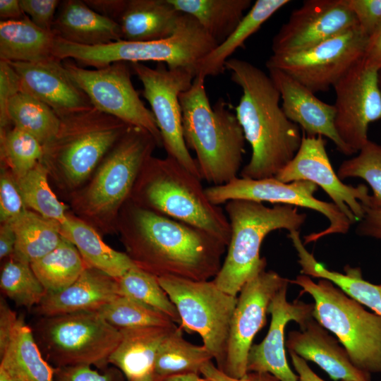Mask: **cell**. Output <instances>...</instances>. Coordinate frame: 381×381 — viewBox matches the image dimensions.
<instances>
[{
    "mask_svg": "<svg viewBox=\"0 0 381 381\" xmlns=\"http://www.w3.org/2000/svg\"><path fill=\"white\" fill-rule=\"evenodd\" d=\"M127 255L159 278L194 281L215 277L227 246L210 234L130 202L124 214Z\"/></svg>",
    "mask_w": 381,
    "mask_h": 381,
    "instance_id": "1",
    "label": "cell"
},
{
    "mask_svg": "<svg viewBox=\"0 0 381 381\" xmlns=\"http://www.w3.org/2000/svg\"><path fill=\"white\" fill-rule=\"evenodd\" d=\"M225 68L242 90L236 116L251 157L241 170V178L275 177L294 157L301 144V128L285 115L280 93L269 75L253 64L229 59Z\"/></svg>",
    "mask_w": 381,
    "mask_h": 381,
    "instance_id": "2",
    "label": "cell"
},
{
    "mask_svg": "<svg viewBox=\"0 0 381 381\" xmlns=\"http://www.w3.org/2000/svg\"><path fill=\"white\" fill-rule=\"evenodd\" d=\"M205 78L196 75L179 95L183 136L196 154L201 179L221 186L238 177L245 153V136L230 104L219 99L211 105Z\"/></svg>",
    "mask_w": 381,
    "mask_h": 381,
    "instance_id": "3",
    "label": "cell"
},
{
    "mask_svg": "<svg viewBox=\"0 0 381 381\" xmlns=\"http://www.w3.org/2000/svg\"><path fill=\"white\" fill-rule=\"evenodd\" d=\"M200 181L174 159L152 156L131 197L138 205L202 229L228 246L229 219L219 205L207 198Z\"/></svg>",
    "mask_w": 381,
    "mask_h": 381,
    "instance_id": "4",
    "label": "cell"
},
{
    "mask_svg": "<svg viewBox=\"0 0 381 381\" xmlns=\"http://www.w3.org/2000/svg\"><path fill=\"white\" fill-rule=\"evenodd\" d=\"M224 210L231 237L225 259L212 281L223 291L236 296L248 280L265 270L266 259L260 257V250L266 236L279 229L299 231L307 215L295 206L267 207L248 200H229Z\"/></svg>",
    "mask_w": 381,
    "mask_h": 381,
    "instance_id": "5",
    "label": "cell"
},
{
    "mask_svg": "<svg viewBox=\"0 0 381 381\" xmlns=\"http://www.w3.org/2000/svg\"><path fill=\"white\" fill-rule=\"evenodd\" d=\"M218 43L191 16L182 13L169 37L150 42L120 40L107 44L84 46L56 37L53 55L59 61L74 59L80 64L102 68L116 62L155 61L170 68L196 69L200 61Z\"/></svg>",
    "mask_w": 381,
    "mask_h": 381,
    "instance_id": "6",
    "label": "cell"
},
{
    "mask_svg": "<svg viewBox=\"0 0 381 381\" xmlns=\"http://www.w3.org/2000/svg\"><path fill=\"white\" fill-rule=\"evenodd\" d=\"M290 282L313 297V318L335 334L353 365L369 374L381 373V315L365 310L329 280L315 283L301 274Z\"/></svg>",
    "mask_w": 381,
    "mask_h": 381,
    "instance_id": "7",
    "label": "cell"
},
{
    "mask_svg": "<svg viewBox=\"0 0 381 381\" xmlns=\"http://www.w3.org/2000/svg\"><path fill=\"white\" fill-rule=\"evenodd\" d=\"M60 119L56 135L43 146L42 162L70 187L84 181L132 126L95 107Z\"/></svg>",
    "mask_w": 381,
    "mask_h": 381,
    "instance_id": "8",
    "label": "cell"
},
{
    "mask_svg": "<svg viewBox=\"0 0 381 381\" xmlns=\"http://www.w3.org/2000/svg\"><path fill=\"white\" fill-rule=\"evenodd\" d=\"M36 332L47 357L56 367L102 368L121 340L120 331L97 311L43 317Z\"/></svg>",
    "mask_w": 381,
    "mask_h": 381,
    "instance_id": "9",
    "label": "cell"
},
{
    "mask_svg": "<svg viewBox=\"0 0 381 381\" xmlns=\"http://www.w3.org/2000/svg\"><path fill=\"white\" fill-rule=\"evenodd\" d=\"M157 279L177 309L180 327L201 337L203 345L222 370L237 296L223 291L212 280L194 281L175 277Z\"/></svg>",
    "mask_w": 381,
    "mask_h": 381,
    "instance_id": "10",
    "label": "cell"
},
{
    "mask_svg": "<svg viewBox=\"0 0 381 381\" xmlns=\"http://www.w3.org/2000/svg\"><path fill=\"white\" fill-rule=\"evenodd\" d=\"M159 146L147 130L130 126L106 155L84 198L88 213H115L131 197L138 176Z\"/></svg>",
    "mask_w": 381,
    "mask_h": 381,
    "instance_id": "11",
    "label": "cell"
},
{
    "mask_svg": "<svg viewBox=\"0 0 381 381\" xmlns=\"http://www.w3.org/2000/svg\"><path fill=\"white\" fill-rule=\"evenodd\" d=\"M130 65L143 85L142 95L150 104L167 156L201 179L196 159L190 155L183 136L179 101L180 94L191 86L195 73L186 68H170L164 64L155 68L142 63Z\"/></svg>",
    "mask_w": 381,
    "mask_h": 381,
    "instance_id": "12",
    "label": "cell"
},
{
    "mask_svg": "<svg viewBox=\"0 0 381 381\" xmlns=\"http://www.w3.org/2000/svg\"><path fill=\"white\" fill-rule=\"evenodd\" d=\"M368 37L358 25L309 49L272 54L266 67L287 73L311 92H326L363 58Z\"/></svg>",
    "mask_w": 381,
    "mask_h": 381,
    "instance_id": "13",
    "label": "cell"
},
{
    "mask_svg": "<svg viewBox=\"0 0 381 381\" xmlns=\"http://www.w3.org/2000/svg\"><path fill=\"white\" fill-rule=\"evenodd\" d=\"M318 190L317 185L308 181L285 183L275 177L262 179L236 177L224 185L205 188V193L210 201L217 205L231 200H248L306 207L318 212L329 220V226L305 236L303 243L306 245L328 235L345 234L353 224L335 204L316 198L314 194Z\"/></svg>",
    "mask_w": 381,
    "mask_h": 381,
    "instance_id": "14",
    "label": "cell"
},
{
    "mask_svg": "<svg viewBox=\"0 0 381 381\" xmlns=\"http://www.w3.org/2000/svg\"><path fill=\"white\" fill-rule=\"evenodd\" d=\"M62 64L95 109L130 126L147 130L159 146L162 145L155 116L145 106L131 82L130 64L120 61L95 69L84 68L71 59L64 60Z\"/></svg>",
    "mask_w": 381,
    "mask_h": 381,
    "instance_id": "15",
    "label": "cell"
},
{
    "mask_svg": "<svg viewBox=\"0 0 381 381\" xmlns=\"http://www.w3.org/2000/svg\"><path fill=\"white\" fill-rule=\"evenodd\" d=\"M380 70L367 65L362 59L333 87L336 129L353 154L369 140V125L381 119Z\"/></svg>",
    "mask_w": 381,
    "mask_h": 381,
    "instance_id": "16",
    "label": "cell"
},
{
    "mask_svg": "<svg viewBox=\"0 0 381 381\" xmlns=\"http://www.w3.org/2000/svg\"><path fill=\"white\" fill-rule=\"evenodd\" d=\"M286 278L265 270L241 288L231 321L223 371L234 378L247 373V359L255 334L265 325L268 306Z\"/></svg>",
    "mask_w": 381,
    "mask_h": 381,
    "instance_id": "17",
    "label": "cell"
},
{
    "mask_svg": "<svg viewBox=\"0 0 381 381\" xmlns=\"http://www.w3.org/2000/svg\"><path fill=\"white\" fill-rule=\"evenodd\" d=\"M325 144L322 136L303 133L297 153L275 178L285 183L308 181L321 187L332 202L355 224L363 217V206L369 205L370 195L365 185L354 187L341 181L331 164Z\"/></svg>",
    "mask_w": 381,
    "mask_h": 381,
    "instance_id": "18",
    "label": "cell"
},
{
    "mask_svg": "<svg viewBox=\"0 0 381 381\" xmlns=\"http://www.w3.org/2000/svg\"><path fill=\"white\" fill-rule=\"evenodd\" d=\"M357 25L346 0L305 1L274 36L272 54L306 50Z\"/></svg>",
    "mask_w": 381,
    "mask_h": 381,
    "instance_id": "19",
    "label": "cell"
},
{
    "mask_svg": "<svg viewBox=\"0 0 381 381\" xmlns=\"http://www.w3.org/2000/svg\"><path fill=\"white\" fill-rule=\"evenodd\" d=\"M289 283L276 293L270 303L267 313L271 315L270 326L264 339L252 345L247 359V371L269 373L281 381H299L286 357L284 329L291 321L301 325L313 317L314 304L298 300L289 302Z\"/></svg>",
    "mask_w": 381,
    "mask_h": 381,
    "instance_id": "20",
    "label": "cell"
},
{
    "mask_svg": "<svg viewBox=\"0 0 381 381\" xmlns=\"http://www.w3.org/2000/svg\"><path fill=\"white\" fill-rule=\"evenodd\" d=\"M8 63L19 77L21 91L48 105L59 117L94 107L70 78L62 61Z\"/></svg>",
    "mask_w": 381,
    "mask_h": 381,
    "instance_id": "21",
    "label": "cell"
},
{
    "mask_svg": "<svg viewBox=\"0 0 381 381\" xmlns=\"http://www.w3.org/2000/svg\"><path fill=\"white\" fill-rule=\"evenodd\" d=\"M268 71L280 93L282 108L290 121L297 124L306 135L326 137L342 154L353 155L337 131L334 104L322 102L314 92L282 71L269 68Z\"/></svg>",
    "mask_w": 381,
    "mask_h": 381,
    "instance_id": "22",
    "label": "cell"
},
{
    "mask_svg": "<svg viewBox=\"0 0 381 381\" xmlns=\"http://www.w3.org/2000/svg\"><path fill=\"white\" fill-rule=\"evenodd\" d=\"M289 332L285 346L306 361L316 363L334 381H371L370 374L357 368L344 347L313 317Z\"/></svg>",
    "mask_w": 381,
    "mask_h": 381,
    "instance_id": "23",
    "label": "cell"
},
{
    "mask_svg": "<svg viewBox=\"0 0 381 381\" xmlns=\"http://www.w3.org/2000/svg\"><path fill=\"white\" fill-rule=\"evenodd\" d=\"M119 295L116 279L87 267L66 289L47 293L37 310L43 317L97 311Z\"/></svg>",
    "mask_w": 381,
    "mask_h": 381,
    "instance_id": "24",
    "label": "cell"
},
{
    "mask_svg": "<svg viewBox=\"0 0 381 381\" xmlns=\"http://www.w3.org/2000/svg\"><path fill=\"white\" fill-rule=\"evenodd\" d=\"M52 31L57 37L84 46L122 40L116 22L98 13L80 0L61 1Z\"/></svg>",
    "mask_w": 381,
    "mask_h": 381,
    "instance_id": "25",
    "label": "cell"
},
{
    "mask_svg": "<svg viewBox=\"0 0 381 381\" xmlns=\"http://www.w3.org/2000/svg\"><path fill=\"white\" fill-rule=\"evenodd\" d=\"M178 327L150 326L119 329L121 340L108 358L128 381L153 372L155 361L164 341Z\"/></svg>",
    "mask_w": 381,
    "mask_h": 381,
    "instance_id": "26",
    "label": "cell"
},
{
    "mask_svg": "<svg viewBox=\"0 0 381 381\" xmlns=\"http://www.w3.org/2000/svg\"><path fill=\"white\" fill-rule=\"evenodd\" d=\"M181 15L169 0H126L117 23L122 40L156 41L174 33Z\"/></svg>",
    "mask_w": 381,
    "mask_h": 381,
    "instance_id": "27",
    "label": "cell"
},
{
    "mask_svg": "<svg viewBox=\"0 0 381 381\" xmlns=\"http://www.w3.org/2000/svg\"><path fill=\"white\" fill-rule=\"evenodd\" d=\"M56 36L36 26L25 16L1 20L0 60L7 62H40L56 59L53 55Z\"/></svg>",
    "mask_w": 381,
    "mask_h": 381,
    "instance_id": "28",
    "label": "cell"
},
{
    "mask_svg": "<svg viewBox=\"0 0 381 381\" xmlns=\"http://www.w3.org/2000/svg\"><path fill=\"white\" fill-rule=\"evenodd\" d=\"M288 236L296 250L301 274L330 281L349 296L381 315L380 286L365 280L360 269L347 266L345 274L329 270L308 251L299 231H289Z\"/></svg>",
    "mask_w": 381,
    "mask_h": 381,
    "instance_id": "29",
    "label": "cell"
},
{
    "mask_svg": "<svg viewBox=\"0 0 381 381\" xmlns=\"http://www.w3.org/2000/svg\"><path fill=\"white\" fill-rule=\"evenodd\" d=\"M61 234L75 246L88 267L116 280L137 267L127 253L111 248L83 221L68 217L61 224Z\"/></svg>",
    "mask_w": 381,
    "mask_h": 381,
    "instance_id": "30",
    "label": "cell"
},
{
    "mask_svg": "<svg viewBox=\"0 0 381 381\" xmlns=\"http://www.w3.org/2000/svg\"><path fill=\"white\" fill-rule=\"evenodd\" d=\"M0 369L15 381H55V369L40 352L31 329L18 318Z\"/></svg>",
    "mask_w": 381,
    "mask_h": 381,
    "instance_id": "31",
    "label": "cell"
},
{
    "mask_svg": "<svg viewBox=\"0 0 381 381\" xmlns=\"http://www.w3.org/2000/svg\"><path fill=\"white\" fill-rule=\"evenodd\" d=\"M289 2V0H257L229 36L200 61L196 75L205 78L223 73L229 56L242 47L246 40L273 14Z\"/></svg>",
    "mask_w": 381,
    "mask_h": 381,
    "instance_id": "32",
    "label": "cell"
},
{
    "mask_svg": "<svg viewBox=\"0 0 381 381\" xmlns=\"http://www.w3.org/2000/svg\"><path fill=\"white\" fill-rule=\"evenodd\" d=\"M181 13L193 17L218 44L235 30L250 0H169Z\"/></svg>",
    "mask_w": 381,
    "mask_h": 381,
    "instance_id": "33",
    "label": "cell"
},
{
    "mask_svg": "<svg viewBox=\"0 0 381 381\" xmlns=\"http://www.w3.org/2000/svg\"><path fill=\"white\" fill-rule=\"evenodd\" d=\"M16 242L14 255L30 264L61 242V224L28 210L11 222Z\"/></svg>",
    "mask_w": 381,
    "mask_h": 381,
    "instance_id": "34",
    "label": "cell"
},
{
    "mask_svg": "<svg viewBox=\"0 0 381 381\" xmlns=\"http://www.w3.org/2000/svg\"><path fill=\"white\" fill-rule=\"evenodd\" d=\"M7 116L14 127L32 135L43 146L56 135L61 125L52 109L23 91L9 100Z\"/></svg>",
    "mask_w": 381,
    "mask_h": 381,
    "instance_id": "35",
    "label": "cell"
},
{
    "mask_svg": "<svg viewBox=\"0 0 381 381\" xmlns=\"http://www.w3.org/2000/svg\"><path fill=\"white\" fill-rule=\"evenodd\" d=\"M87 267L75 246L64 237L55 249L31 263L33 272L47 293L66 289Z\"/></svg>",
    "mask_w": 381,
    "mask_h": 381,
    "instance_id": "36",
    "label": "cell"
},
{
    "mask_svg": "<svg viewBox=\"0 0 381 381\" xmlns=\"http://www.w3.org/2000/svg\"><path fill=\"white\" fill-rule=\"evenodd\" d=\"M213 357L202 344L197 346L183 337L178 327L164 341L158 352L153 372L159 377L186 373H200L203 365Z\"/></svg>",
    "mask_w": 381,
    "mask_h": 381,
    "instance_id": "37",
    "label": "cell"
},
{
    "mask_svg": "<svg viewBox=\"0 0 381 381\" xmlns=\"http://www.w3.org/2000/svg\"><path fill=\"white\" fill-rule=\"evenodd\" d=\"M48 172V169L41 161L25 176L16 179V183L26 207L61 224L68 216L64 205L49 185Z\"/></svg>",
    "mask_w": 381,
    "mask_h": 381,
    "instance_id": "38",
    "label": "cell"
},
{
    "mask_svg": "<svg viewBox=\"0 0 381 381\" xmlns=\"http://www.w3.org/2000/svg\"><path fill=\"white\" fill-rule=\"evenodd\" d=\"M4 294L18 306H38L47 294L31 264L13 254L4 264L0 276Z\"/></svg>",
    "mask_w": 381,
    "mask_h": 381,
    "instance_id": "39",
    "label": "cell"
},
{
    "mask_svg": "<svg viewBox=\"0 0 381 381\" xmlns=\"http://www.w3.org/2000/svg\"><path fill=\"white\" fill-rule=\"evenodd\" d=\"M121 296L138 301L169 316L174 322H180L177 309L161 286L157 277L133 267L117 279Z\"/></svg>",
    "mask_w": 381,
    "mask_h": 381,
    "instance_id": "40",
    "label": "cell"
},
{
    "mask_svg": "<svg viewBox=\"0 0 381 381\" xmlns=\"http://www.w3.org/2000/svg\"><path fill=\"white\" fill-rule=\"evenodd\" d=\"M97 312L116 329L171 326L175 322L167 315L133 298L118 296Z\"/></svg>",
    "mask_w": 381,
    "mask_h": 381,
    "instance_id": "41",
    "label": "cell"
},
{
    "mask_svg": "<svg viewBox=\"0 0 381 381\" xmlns=\"http://www.w3.org/2000/svg\"><path fill=\"white\" fill-rule=\"evenodd\" d=\"M43 145L32 135L13 127L1 130V158L15 179L25 176L42 161Z\"/></svg>",
    "mask_w": 381,
    "mask_h": 381,
    "instance_id": "42",
    "label": "cell"
},
{
    "mask_svg": "<svg viewBox=\"0 0 381 381\" xmlns=\"http://www.w3.org/2000/svg\"><path fill=\"white\" fill-rule=\"evenodd\" d=\"M358 152L356 156L342 162L337 175L341 180H365L373 190L368 207L381 208V145L368 140Z\"/></svg>",
    "mask_w": 381,
    "mask_h": 381,
    "instance_id": "43",
    "label": "cell"
},
{
    "mask_svg": "<svg viewBox=\"0 0 381 381\" xmlns=\"http://www.w3.org/2000/svg\"><path fill=\"white\" fill-rule=\"evenodd\" d=\"M26 210L14 176L8 171H2L0 179L1 223L13 222Z\"/></svg>",
    "mask_w": 381,
    "mask_h": 381,
    "instance_id": "44",
    "label": "cell"
},
{
    "mask_svg": "<svg viewBox=\"0 0 381 381\" xmlns=\"http://www.w3.org/2000/svg\"><path fill=\"white\" fill-rule=\"evenodd\" d=\"M363 32L370 37L381 26V0H346Z\"/></svg>",
    "mask_w": 381,
    "mask_h": 381,
    "instance_id": "45",
    "label": "cell"
},
{
    "mask_svg": "<svg viewBox=\"0 0 381 381\" xmlns=\"http://www.w3.org/2000/svg\"><path fill=\"white\" fill-rule=\"evenodd\" d=\"M23 13L38 28L52 31L61 4L58 0H20Z\"/></svg>",
    "mask_w": 381,
    "mask_h": 381,
    "instance_id": "46",
    "label": "cell"
},
{
    "mask_svg": "<svg viewBox=\"0 0 381 381\" xmlns=\"http://www.w3.org/2000/svg\"><path fill=\"white\" fill-rule=\"evenodd\" d=\"M21 91L19 77L8 62L0 60V124L1 130L11 123L7 116L9 100Z\"/></svg>",
    "mask_w": 381,
    "mask_h": 381,
    "instance_id": "47",
    "label": "cell"
},
{
    "mask_svg": "<svg viewBox=\"0 0 381 381\" xmlns=\"http://www.w3.org/2000/svg\"><path fill=\"white\" fill-rule=\"evenodd\" d=\"M55 381H121L112 369L99 373L90 365H73L54 368Z\"/></svg>",
    "mask_w": 381,
    "mask_h": 381,
    "instance_id": "48",
    "label": "cell"
},
{
    "mask_svg": "<svg viewBox=\"0 0 381 381\" xmlns=\"http://www.w3.org/2000/svg\"><path fill=\"white\" fill-rule=\"evenodd\" d=\"M200 373L210 381H281L269 373L260 372H247L243 377L234 378L219 370L212 361L203 365Z\"/></svg>",
    "mask_w": 381,
    "mask_h": 381,
    "instance_id": "49",
    "label": "cell"
},
{
    "mask_svg": "<svg viewBox=\"0 0 381 381\" xmlns=\"http://www.w3.org/2000/svg\"><path fill=\"white\" fill-rule=\"evenodd\" d=\"M18 318L10 308L6 301L1 298L0 301V355L8 348Z\"/></svg>",
    "mask_w": 381,
    "mask_h": 381,
    "instance_id": "50",
    "label": "cell"
},
{
    "mask_svg": "<svg viewBox=\"0 0 381 381\" xmlns=\"http://www.w3.org/2000/svg\"><path fill=\"white\" fill-rule=\"evenodd\" d=\"M363 208L365 214L356 226L357 234L381 239V208Z\"/></svg>",
    "mask_w": 381,
    "mask_h": 381,
    "instance_id": "51",
    "label": "cell"
},
{
    "mask_svg": "<svg viewBox=\"0 0 381 381\" xmlns=\"http://www.w3.org/2000/svg\"><path fill=\"white\" fill-rule=\"evenodd\" d=\"M86 4L98 13L117 23L126 0H85Z\"/></svg>",
    "mask_w": 381,
    "mask_h": 381,
    "instance_id": "52",
    "label": "cell"
},
{
    "mask_svg": "<svg viewBox=\"0 0 381 381\" xmlns=\"http://www.w3.org/2000/svg\"><path fill=\"white\" fill-rule=\"evenodd\" d=\"M363 59L367 65L381 68V26L368 38Z\"/></svg>",
    "mask_w": 381,
    "mask_h": 381,
    "instance_id": "53",
    "label": "cell"
},
{
    "mask_svg": "<svg viewBox=\"0 0 381 381\" xmlns=\"http://www.w3.org/2000/svg\"><path fill=\"white\" fill-rule=\"evenodd\" d=\"M16 238L11 223H2L0 229V258L11 256L15 252Z\"/></svg>",
    "mask_w": 381,
    "mask_h": 381,
    "instance_id": "54",
    "label": "cell"
},
{
    "mask_svg": "<svg viewBox=\"0 0 381 381\" xmlns=\"http://www.w3.org/2000/svg\"><path fill=\"white\" fill-rule=\"evenodd\" d=\"M291 363L298 376L299 381H325L318 376L308 365L306 360L303 359L296 353L289 351ZM351 381V380H341Z\"/></svg>",
    "mask_w": 381,
    "mask_h": 381,
    "instance_id": "55",
    "label": "cell"
},
{
    "mask_svg": "<svg viewBox=\"0 0 381 381\" xmlns=\"http://www.w3.org/2000/svg\"><path fill=\"white\" fill-rule=\"evenodd\" d=\"M25 16L20 0H1L0 17L1 20H20Z\"/></svg>",
    "mask_w": 381,
    "mask_h": 381,
    "instance_id": "56",
    "label": "cell"
},
{
    "mask_svg": "<svg viewBox=\"0 0 381 381\" xmlns=\"http://www.w3.org/2000/svg\"><path fill=\"white\" fill-rule=\"evenodd\" d=\"M158 381H210L205 377H200L197 373H186L159 377Z\"/></svg>",
    "mask_w": 381,
    "mask_h": 381,
    "instance_id": "57",
    "label": "cell"
},
{
    "mask_svg": "<svg viewBox=\"0 0 381 381\" xmlns=\"http://www.w3.org/2000/svg\"><path fill=\"white\" fill-rule=\"evenodd\" d=\"M158 380H159V377H157L154 373V372H152L143 377L131 380V381H158Z\"/></svg>",
    "mask_w": 381,
    "mask_h": 381,
    "instance_id": "58",
    "label": "cell"
},
{
    "mask_svg": "<svg viewBox=\"0 0 381 381\" xmlns=\"http://www.w3.org/2000/svg\"><path fill=\"white\" fill-rule=\"evenodd\" d=\"M380 87H381V70L380 71Z\"/></svg>",
    "mask_w": 381,
    "mask_h": 381,
    "instance_id": "59",
    "label": "cell"
},
{
    "mask_svg": "<svg viewBox=\"0 0 381 381\" xmlns=\"http://www.w3.org/2000/svg\"><path fill=\"white\" fill-rule=\"evenodd\" d=\"M380 286V304H381V284H379Z\"/></svg>",
    "mask_w": 381,
    "mask_h": 381,
    "instance_id": "60",
    "label": "cell"
}]
</instances>
